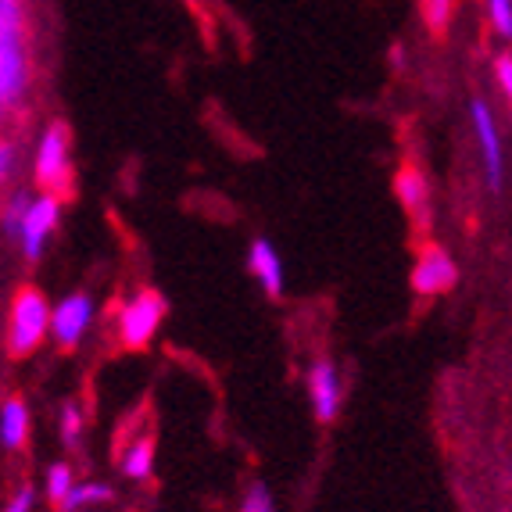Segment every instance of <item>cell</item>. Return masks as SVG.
<instances>
[{
	"label": "cell",
	"mask_w": 512,
	"mask_h": 512,
	"mask_svg": "<svg viewBox=\"0 0 512 512\" xmlns=\"http://www.w3.org/2000/svg\"><path fill=\"white\" fill-rule=\"evenodd\" d=\"M470 122H473V140H477L480 154V172H484V183L491 194H502L505 187V147L502 133H498L495 111L484 97H473L470 101Z\"/></svg>",
	"instance_id": "obj_5"
},
{
	"label": "cell",
	"mask_w": 512,
	"mask_h": 512,
	"mask_svg": "<svg viewBox=\"0 0 512 512\" xmlns=\"http://www.w3.org/2000/svg\"><path fill=\"white\" fill-rule=\"evenodd\" d=\"M94 316H97V305H94V298H90V294H86V291L65 294V298L51 308V337H54V344H58V348H65V351H72L86 337V330H90Z\"/></svg>",
	"instance_id": "obj_7"
},
{
	"label": "cell",
	"mask_w": 512,
	"mask_h": 512,
	"mask_svg": "<svg viewBox=\"0 0 512 512\" xmlns=\"http://www.w3.org/2000/svg\"><path fill=\"white\" fill-rule=\"evenodd\" d=\"M305 387H308V402H312V419H316L319 427H330L344 409V380L337 362L326 359V355L312 362L305 376Z\"/></svg>",
	"instance_id": "obj_6"
},
{
	"label": "cell",
	"mask_w": 512,
	"mask_h": 512,
	"mask_svg": "<svg viewBox=\"0 0 512 512\" xmlns=\"http://www.w3.org/2000/svg\"><path fill=\"white\" fill-rule=\"evenodd\" d=\"M51 301L40 287L26 283L11 298L8 312V355L11 359H29L47 337H51Z\"/></svg>",
	"instance_id": "obj_2"
},
{
	"label": "cell",
	"mask_w": 512,
	"mask_h": 512,
	"mask_svg": "<svg viewBox=\"0 0 512 512\" xmlns=\"http://www.w3.org/2000/svg\"><path fill=\"white\" fill-rule=\"evenodd\" d=\"M248 273L262 283V291L269 294V298H283V291H287V273H283V258H280V251L273 248V240H265V237L251 240Z\"/></svg>",
	"instance_id": "obj_10"
},
{
	"label": "cell",
	"mask_w": 512,
	"mask_h": 512,
	"mask_svg": "<svg viewBox=\"0 0 512 512\" xmlns=\"http://www.w3.org/2000/svg\"><path fill=\"white\" fill-rule=\"evenodd\" d=\"M419 15H423V22H427L430 33L441 36L444 29L452 26V15H455V0H423L419 4Z\"/></svg>",
	"instance_id": "obj_17"
},
{
	"label": "cell",
	"mask_w": 512,
	"mask_h": 512,
	"mask_svg": "<svg viewBox=\"0 0 512 512\" xmlns=\"http://www.w3.org/2000/svg\"><path fill=\"white\" fill-rule=\"evenodd\" d=\"M58 222H61V197L58 194L33 197L26 222H22V233H18V248H22L26 262H40L43 251H47V240L58 230Z\"/></svg>",
	"instance_id": "obj_8"
},
{
	"label": "cell",
	"mask_w": 512,
	"mask_h": 512,
	"mask_svg": "<svg viewBox=\"0 0 512 512\" xmlns=\"http://www.w3.org/2000/svg\"><path fill=\"white\" fill-rule=\"evenodd\" d=\"M29 427H33V412H29V402H26V398H18V394H11L8 402L0 405V444H4L8 452L26 448Z\"/></svg>",
	"instance_id": "obj_11"
},
{
	"label": "cell",
	"mask_w": 512,
	"mask_h": 512,
	"mask_svg": "<svg viewBox=\"0 0 512 512\" xmlns=\"http://www.w3.org/2000/svg\"><path fill=\"white\" fill-rule=\"evenodd\" d=\"M33 505H36V487H18L15 495H11V502L4 505L0 512H33Z\"/></svg>",
	"instance_id": "obj_21"
},
{
	"label": "cell",
	"mask_w": 512,
	"mask_h": 512,
	"mask_svg": "<svg viewBox=\"0 0 512 512\" xmlns=\"http://www.w3.org/2000/svg\"><path fill=\"white\" fill-rule=\"evenodd\" d=\"M495 79H498V86H502L505 101L512 104V54H502V58L495 61Z\"/></svg>",
	"instance_id": "obj_23"
},
{
	"label": "cell",
	"mask_w": 512,
	"mask_h": 512,
	"mask_svg": "<svg viewBox=\"0 0 512 512\" xmlns=\"http://www.w3.org/2000/svg\"><path fill=\"white\" fill-rule=\"evenodd\" d=\"M459 283V265L437 244H427V248L416 255V265H412V291L419 298H441V294L455 291Z\"/></svg>",
	"instance_id": "obj_9"
},
{
	"label": "cell",
	"mask_w": 512,
	"mask_h": 512,
	"mask_svg": "<svg viewBox=\"0 0 512 512\" xmlns=\"http://www.w3.org/2000/svg\"><path fill=\"white\" fill-rule=\"evenodd\" d=\"M15 165H18V151H15V144L11 140H0V187L11 180V172H15Z\"/></svg>",
	"instance_id": "obj_22"
},
{
	"label": "cell",
	"mask_w": 512,
	"mask_h": 512,
	"mask_svg": "<svg viewBox=\"0 0 512 512\" xmlns=\"http://www.w3.org/2000/svg\"><path fill=\"white\" fill-rule=\"evenodd\" d=\"M394 197H398V205H402L409 215L427 212V205H430L427 172L416 169V165H402V169L394 172Z\"/></svg>",
	"instance_id": "obj_12"
},
{
	"label": "cell",
	"mask_w": 512,
	"mask_h": 512,
	"mask_svg": "<svg viewBox=\"0 0 512 512\" xmlns=\"http://www.w3.org/2000/svg\"><path fill=\"white\" fill-rule=\"evenodd\" d=\"M58 430H61V441L65 448H76L79 437H83V409L76 402H65L58 412Z\"/></svg>",
	"instance_id": "obj_18"
},
{
	"label": "cell",
	"mask_w": 512,
	"mask_h": 512,
	"mask_svg": "<svg viewBox=\"0 0 512 512\" xmlns=\"http://www.w3.org/2000/svg\"><path fill=\"white\" fill-rule=\"evenodd\" d=\"M487 22L502 40H512V0H484Z\"/></svg>",
	"instance_id": "obj_20"
},
{
	"label": "cell",
	"mask_w": 512,
	"mask_h": 512,
	"mask_svg": "<svg viewBox=\"0 0 512 512\" xmlns=\"http://www.w3.org/2000/svg\"><path fill=\"white\" fill-rule=\"evenodd\" d=\"M33 180L43 194H58L72 183V133L65 122H51L36 144ZM61 197V194H58Z\"/></svg>",
	"instance_id": "obj_3"
},
{
	"label": "cell",
	"mask_w": 512,
	"mask_h": 512,
	"mask_svg": "<svg viewBox=\"0 0 512 512\" xmlns=\"http://www.w3.org/2000/svg\"><path fill=\"white\" fill-rule=\"evenodd\" d=\"M26 86V4L22 0H0V115L18 108Z\"/></svg>",
	"instance_id": "obj_1"
},
{
	"label": "cell",
	"mask_w": 512,
	"mask_h": 512,
	"mask_svg": "<svg viewBox=\"0 0 512 512\" xmlns=\"http://www.w3.org/2000/svg\"><path fill=\"white\" fill-rule=\"evenodd\" d=\"M240 512H280V509H276L273 491H269L262 480H255V484H248L244 498H240Z\"/></svg>",
	"instance_id": "obj_19"
},
{
	"label": "cell",
	"mask_w": 512,
	"mask_h": 512,
	"mask_svg": "<svg viewBox=\"0 0 512 512\" xmlns=\"http://www.w3.org/2000/svg\"><path fill=\"white\" fill-rule=\"evenodd\" d=\"M76 487V473H72L69 462H54L51 470H47V480H43V495H47V502L58 509L65 498H69V491Z\"/></svg>",
	"instance_id": "obj_15"
},
{
	"label": "cell",
	"mask_w": 512,
	"mask_h": 512,
	"mask_svg": "<svg viewBox=\"0 0 512 512\" xmlns=\"http://www.w3.org/2000/svg\"><path fill=\"white\" fill-rule=\"evenodd\" d=\"M154 473V441L151 437H137L122 455V477L126 480H151Z\"/></svg>",
	"instance_id": "obj_13"
},
{
	"label": "cell",
	"mask_w": 512,
	"mask_h": 512,
	"mask_svg": "<svg viewBox=\"0 0 512 512\" xmlns=\"http://www.w3.org/2000/svg\"><path fill=\"white\" fill-rule=\"evenodd\" d=\"M165 312H169V305H165L162 294L151 291V287L137 291L119 312L122 344H126V348H133V351L151 348L154 337H158V330H162V323H165Z\"/></svg>",
	"instance_id": "obj_4"
},
{
	"label": "cell",
	"mask_w": 512,
	"mask_h": 512,
	"mask_svg": "<svg viewBox=\"0 0 512 512\" xmlns=\"http://www.w3.org/2000/svg\"><path fill=\"white\" fill-rule=\"evenodd\" d=\"M29 205H33V194H26V190H15V194L8 197V205H4V212H0V226H4V233H8V237L18 240Z\"/></svg>",
	"instance_id": "obj_16"
},
{
	"label": "cell",
	"mask_w": 512,
	"mask_h": 512,
	"mask_svg": "<svg viewBox=\"0 0 512 512\" xmlns=\"http://www.w3.org/2000/svg\"><path fill=\"white\" fill-rule=\"evenodd\" d=\"M111 491L108 484H101V480H86V484H76L69 491V498L58 505V512H79V509H90V505H104L111 502Z\"/></svg>",
	"instance_id": "obj_14"
}]
</instances>
